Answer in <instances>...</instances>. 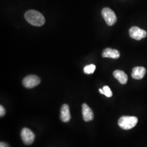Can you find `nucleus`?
I'll list each match as a JSON object with an SVG mask.
<instances>
[{"label":"nucleus","instance_id":"8","mask_svg":"<svg viewBox=\"0 0 147 147\" xmlns=\"http://www.w3.org/2000/svg\"><path fill=\"white\" fill-rule=\"evenodd\" d=\"M60 119L63 122H68L71 119L69 106L67 104H64L61 107Z\"/></svg>","mask_w":147,"mask_h":147},{"label":"nucleus","instance_id":"10","mask_svg":"<svg viewBox=\"0 0 147 147\" xmlns=\"http://www.w3.org/2000/svg\"><path fill=\"white\" fill-rule=\"evenodd\" d=\"M146 73V69L143 67H136L132 69L131 76L132 78L136 80L143 79Z\"/></svg>","mask_w":147,"mask_h":147},{"label":"nucleus","instance_id":"7","mask_svg":"<svg viewBox=\"0 0 147 147\" xmlns=\"http://www.w3.org/2000/svg\"><path fill=\"white\" fill-rule=\"evenodd\" d=\"M82 112L83 119L85 121H89L94 119V114L91 109L86 104H83L82 106Z\"/></svg>","mask_w":147,"mask_h":147},{"label":"nucleus","instance_id":"3","mask_svg":"<svg viewBox=\"0 0 147 147\" xmlns=\"http://www.w3.org/2000/svg\"><path fill=\"white\" fill-rule=\"evenodd\" d=\"M101 14L107 25L112 26L116 23L117 21L116 14L110 8H104L102 10Z\"/></svg>","mask_w":147,"mask_h":147},{"label":"nucleus","instance_id":"11","mask_svg":"<svg viewBox=\"0 0 147 147\" xmlns=\"http://www.w3.org/2000/svg\"><path fill=\"white\" fill-rule=\"evenodd\" d=\"M114 77L121 83V84H126L127 81V75L123 71L116 70L113 74Z\"/></svg>","mask_w":147,"mask_h":147},{"label":"nucleus","instance_id":"16","mask_svg":"<svg viewBox=\"0 0 147 147\" xmlns=\"http://www.w3.org/2000/svg\"><path fill=\"white\" fill-rule=\"evenodd\" d=\"M99 92H100L101 94H104V90L102 89H99Z\"/></svg>","mask_w":147,"mask_h":147},{"label":"nucleus","instance_id":"13","mask_svg":"<svg viewBox=\"0 0 147 147\" xmlns=\"http://www.w3.org/2000/svg\"><path fill=\"white\" fill-rule=\"evenodd\" d=\"M102 89L104 90V95L108 98H110L112 96V92L110 88L108 86H105L103 87Z\"/></svg>","mask_w":147,"mask_h":147},{"label":"nucleus","instance_id":"9","mask_svg":"<svg viewBox=\"0 0 147 147\" xmlns=\"http://www.w3.org/2000/svg\"><path fill=\"white\" fill-rule=\"evenodd\" d=\"M102 57L104 58L117 59L120 57V53L116 49L106 48L102 53Z\"/></svg>","mask_w":147,"mask_h":147},{"label":"nucleus","instance_id":"6","mask_svg":"<svg viewBox=\"0 0 147 147\" xmlns=\"http://www.w3.org/2000/svg\"><path fill=\"white\" fill-rule=\"evenodd\" d=\"M129 34L131 38L137 40H140L147 36V32L136 26H133L130 28Z\"/></svg>","mask_w":147,"mask_h":147},{"label":"nucleus","instance_id":"1","mask_svg":"<svg viewBox=\"0 0 147 147\" xmlns=\"http://www.w3.org/2000/svg\"><path fill=\"white\" fill-rule=\"evenodd\" d=\"M25 18L28 23L35 26H42L45 22L44 16L40 12L34 10L27 11Z\"/></svg>","mask_w":147,"mask_h":147},{"label":"nucleus","instance_id":"5","mask_svg":"<svg viewBox=\"0 0 147 147\" xmlns=\"http://www.w3.org/2000/svg\"><path fill=\"white\" fill-rule=\"evenodd\" d=\"M21 137L25 144L30 145L34 142L35 135L30 129L25 127L21 130Z\"/></svg>","mask_w":147,"mask_h":147},{"label":"nucleus","instance_id":"2","mask_svg":"<svg viewBox=\"0 0 147 147\" xmlns=\"http://www.w3.org/2000/svg\"><path fill=\"white\" fill-rule=\"evenodd\" d=\"M138 119L134 116H123L118 121V125L124 130H130L136 125Z\"/></svg>","mask_w":147,"mask_h":147},{"label":"nucleus","instance_id":"12","mask_svg":"<svg viewBox=\"0 0 147 147\" xmlns=\"http://www.w3.org/2000/svg\"><path fill=\"white\" fill-rule=\"evenodd\" d=\"M95 69H96V67L94 64H92L90 65H86L84 69V73L86 74H92L94 73Z\"/></svg>","mask_w":147,"mask_h":147},{"label":"nucleus","instance_id":"15","mask_svg":"<svg viewBox=\"0 0 147 147\" xmlns=\"http://www.w3.org/2000/svg\"><path fill=\"white\" fill-rule=\"evenodd\" d=\"M0 147H9V146L5 142H1L0 143Z\"/></svg>","mask_w":147,"mask_h":147},{"label":"nucleus","instance_id":"4","mask_svg":"<svg viewBox=\"0 0 147 147\" xmlns=\"http://www.w3.org/2000/svg\"><path fill=\"white\" fill-rule=\"evenodd\" d=\"M40 82V79L36 75H28L22 81V84L27 88H32L38 86Z\"/></svg>","mask_w":147,"mask_h":147},{"label":"nucleus","instance_id":"14","mask_svg":"<svg viewBox=\"0 0 147 147\" xmlns=\"http://www.w3.org/2000/svg\"><path fill=\"white\" fill-rule=\"evenodd\" d=\"M5 114V110L3 106L2 105L0 106V116L2 117Z\"/></svg>","mask_w":147,"mask_h":147}]
</instances>
